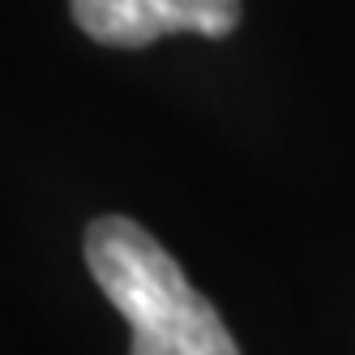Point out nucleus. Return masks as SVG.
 I'll list each match as a JSON object with an SVG mask.
<instances>
[{"mask_svg":"<svg viewBox=\"0 0 355 355\" xmlns=\"http://www.w3.org/2000/svg\"><path fill=\"white\" fill-rule=\"evenodd\" d=\"M86 266L133 329L129 355H240L218 309L133 218H94L86 227Z\"/></svg>","mask_w":355,"mask_h":355,"instance_id":"nucleus-1","label":"nucleus"},{"mask_svg":"<svg viewBox=\"0 0 355 355\" xmlns=\"http://www.w3.org/2000/svg\"><path fill=\"white\" fill-rule=\"evenodd\" d=\"M73 21L107 47H146L163 35L223 39L240 26V0H69Z\"/></svg>","mask_w":355,"mask_h":355,"instance_id":"nucleus-2","label":"nucleus"}]
</instances>
